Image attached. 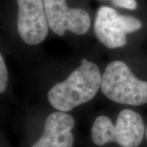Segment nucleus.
Here are the masks:
<instances>
[{
    "mask_svg": "<svg viewBox=\"0 0 147 147\" xmlns=\"http://www.w3.org/2000/svg\"><path fill=\"white\" fill-rule=\"evenodd\" d=\"M101 77L96 64L83 59L80 66L67 79L50 89L47 94L48 101L59 111H70L94 97L100 88Z\"/></svg>",
    "mask_w": 147,
    "mask_h": 147,
    "instance_id": "f257e3e1",
    "label": "nucleus"
},
{
    "mask_svg": "<svg viewBox=\"0 0 147 147\" xmlns=\"http://www.w3.org/2000/svg\"><path fill=\"white\" fill-rule=\"evenodd\" d=\"M101 91L116 103L142 105L147 103V82L137 79L121 61L110 62L101 77Z\"/></svg>",
    "mask_w": 147,
    "mask_h": 147,
    "instance_id": "f03ea898",
    "label": "nucleus"
},
{
    "mask_svg": "<svg viewBox=\"0 0 147 147\" xmlns=\"http://www.w3.org/2000/svg\"><path fill=\"white\" fill-rule=\"evenodd\" d=\"M142 26L135 17L119 14L109 7H100L94 22L96 36L108 48H118L126 45V35L137 31Z\"/></svg>",
    "mask_w": 147,
    "mask_h": 147,
    "instance_id": "7ed1b4c3",
    "label": "nucleus"
},
{
    "mask_svg": "<svg viewBox=\"0 0 147 147\" xmlns=\"http://www.w3.org/2000/svg\"><path fill=\"white\" fill-rule=\"evenodd\" d=\"M48 26L56 34L63 36L66 30L83 35L89 30L91 18L87 11L70 8L65 0H43Z\"/></svg>",
    "mask_w": 147,
    "mask_h": 147,
    "instance_id": "20e7f679",
    "label": "nucleus"
},
{
    "mask_svg": "<svg viewBox=\"0 0 147 147\" xmlns=\"http://www.w3.org/2000/svg\"><path fill=\"white\" fill-rule=\"evenodd\" d=\"M17 28L21 39L30 45L42 42L48 33L43 0H16Z\"/></svg>",
    "mask_w": 147,
    "mask_h": 147,
    "instance_id": "39448f33",
    "label": "nucleus"
},
{
    "mask_svg": "<svg viewBox=\"0 0 147 147\" xmlns=\"http://www.w3.org/2000/svg\"><path fill=\"white\" fill-rule=\"evenodd\" d=\"M74 127L72 116L62 111L54 112L47 116L42 137L32 147H73Z\"/></svg>",
    "mask_w": 147,
    "mask_h": 147,
    "instance_id": "423d86ee",
    "label": "nucleus"
},
{
    "mask_svg": "<svg viewBox=\"0 0 147 147\" xmlns=\"http://www.w3.org/2000/svg\"><path fill=\"white\" fill-rule=\"evenodd\" d=\"M145 134L142 116L131 110H123L119 114L113 129V142L121 147H138Z\"/></svg>",
    "mask_w": 147,
    "mask_h": 147,
    "instance_id": "0eeeda50",
    "label": "nucleus"
},
{
    "mask_svg": "<svg viewBox=\"0 0 147 147\" xmlns=\"http://www.w3.org/2000/svg\"><path fill=\"white\" fill-rule=\"evenodd\" d=\"M114 123L107 116L101 115L95 119L92 127V139L96 146H104L113 142Z\"/></svg>",
    "mask_w": 147,
    "mask_h": 147,
    "instance_id": "6e6552de",
    "label": "nucleus"
},
{
    "mask_svg": "<svg viewBox=\"0 0 147 147\" xmlns=\"http://www.w3.org/2000/svg\"><path fill=\"white\" fill-rule=\"evenodd\" d=\"M8 82V73L3 57L0 55V92L3 93L7 88Z\"/></svg>",
    "mask_w": 147,
    "mask_h": 147,
    "instance_id": "1a4fd4ad",
    "label": "nucleus"
},
{
    "mask_svg": "<svg viewBox=\"0 0 147 147\" xmlns=\"http://www.w3.org/2000/svg\"><path fill=\"white\" fill-rule=\"evenodd\" d=\"M112 3L115 7L129 10H134L137 7L136 0H112Z\"/></svg>",
    "mask_w": 147,
    "mask_h": 147,
    "instance_id": "9d476101",
    "label": "nucleus"
},
{
    "mask_svg": "<svg viewBox=\"0 0 147 147\" xmlns=\"http://www.w3.org/2000/svg\"><path fill=\"white\" fill-rule=\"evenodd\" d=\"M146 140H147V127H146Z\"/></svg>",
    "mask_w": 147,
    "mask_h": 147,
    "instance_id": "9b49d317",
    "label": "nucleus"
}]
</instances>
